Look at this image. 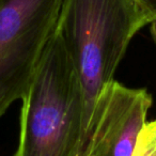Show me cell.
<instances>
[{
    "mask_svg": "<svg viewBox=\"0 0 156 156\" xmlns=\"http://www.w3.org/2000/svg\"><path fill=\"white\" fill-rule=\"evenodd\" d=\"M152 22L137 0H62L56 30L77 72L83 98L78 156H86L98 95L113 80L135 34Z\"/></svg>",
    "mask_w": 156,
    "mask_h": 156,
    "instance_id": "obj_1",
    "label": "cell"
},
{
    "mask_svg": "<svg viewBox=\"0 0 156 156\" xmlns=\"http://www.w3.org/2000/svg\"><path fill=\"white\" fill-rule=\"evenodd\" d=\"M132 156H156V120L143 126Z\"/></svg>",
    "mask_w": 156,
    "mask_h": 156,
    "instance_id": "obj_5",
    "label": "cell"
},
{
    "mask_svg": "<svg viewBox=\"0 0 156 156\" xmlns=\"http://www.w3.org/2000/svg\"><path fill=\"white\" fill-rule=\"evenodd\" d=\"M88 156H91V155H88Z\"/></svg>",
    "mask_w": 156,
    "mask_h": 156,
    "instance_id": "obj_8",
    "label": "cell"
},
{
    "mask_svg": "<svg viewBox=\"0 0 156 156\" xmlns=\"http://www.w3.org/2000/svg\"><path fill=\"white\" fill-rule=\"evenodd\" d=\"M14 156H78L83 132L81 83L57 30L23 94Z\"/></svg>",
    "mask_w": 156,
    "mask_h": 156,
    "instance_id": "obj_2",
    "label": "cell"
},
{
    "mask_svg": "<svg viewBox=\"0 0 156 156\" xmlns=\"http://www.w3.org/2000/svg\"><path fill=\"white\" fill-rule=\"evenodd\" d=\"M140 5L152 16V18L156 20V0H137Z\"/></svg>",
    "mask_w": 156,
    "mask_h": 156,
    "instance_id": "obj_6",
    "label": "cell"
},
{
    "mask_svg": "<svg viewBox=\"0 0 156 156\" xmlns=\"http://www.w3.org/2000/svg\"><path fill=\"white\" fill-rule=\"evenodd\" d=\"M62 0H0V118L20 100L55 33Z\"/></svg>",
    "mask_w": 156,
    "mask_h": 156,
    "instance_id": "obj_3",
    "label": "cell"
},
{
    "mask_svg": "<svg viewBox=\"0 0 156 156\" xmlns=\"http://www.w3.org/2000/svg\"><path fill=\"white\" fill-rule=\"evenodd\" d=\"M152 105V94L144 88L110 81L94 106L86 156H132Z\"/></svg>",
    "mask_w": 156,
    "mask_h": 156,
    "instance_id": "obj_4",
    "label": "cell"
},
{
    "mask_svg": "<svg viewBox=\"0 0 156 156\" xmlns=\"http://www.w3.org/2000/svg\"><path fill=\"white\" fill-rule=\"evenodd\" d=\"M150 31H151L152 37H153L154 42L156 43V20H154L153 22L150 24Z\"/></svg>",
    "mask_w": 156,
    "mask_h": 156,
    "instance_id": "obj_7",
    "label": "cell"
}]
</instances>
